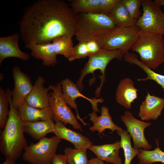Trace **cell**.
<instances>
[{
  "label": "cell",
  "mask_w": 164,
  "mask_h": 164,
  "mask_svg": "<svg viewBox=\"0 0 164 164\" xmlns=\"http://www.w3.org/2000/svg\"><path fill=\"white\" fill-rule=\"evenodd\" d=\"M164 108V98L151 95L148 92L139 108L138 116L142 121L157 119Z\"/></svg>",
  "instance_id": "cell-16"
},
{
  "label": "cell",
  "mask_w": 164,
  "mask_h": 164,
  "mask_svg": "<svg viewBox=\"0 0 164 164\" xmlns=\"http://www.w3.org/2000/svg\"><path fill=\"white\" fill-rule=\"evenodd\" d=\"M138 90L134 86V83L131 79L125 78L120 81L116 89L115 99L119 104L126 109L132 108V104L138 98Z\"/></svg>",
  "instance_id": "cell-17"
},
{
  "label": "cell",
  "mask_w": 164,
  "mask_h": 164,
  "mask_svg": "<svg viewBox=\"0 0 164 164\" xmlns=\"http://www.w3.org/2000/svg\"><path fill=\"white\" fill-rule=\"evenodd\" d=\"M100 13L107 14L121 0H100Z\"/></svg>",
  "instance_id": "cell-33"
},
{
  "label": "cell",
  "mask_w": 164,
  "mask_h": 164,
  "mask_svg": "<svg viewBox=\"0 0 164 164\" xmlns=\"http://www.w3.org/2000/svg\"><path fill=\"white\" fill-rule=\"evenodd\" d=\"M12 76L14 87L12 91V102L13 105L19 109L25 103L33 85L29 77L17 65L13 67Z\"/></svg>",
  "instance_id": "cell-12"
},
{
  "label": "cell",
  "mask_w": 164,
  "mask_h": 164,
  "mask_svg": "<svg viewBox=\"0 0 164 164\" xmlns=\"http://www.w3.org/2000/svg\"><path fill=\"white\" fill-rule=\"evenodd\" d=\"M60 83L63 97L66 102L70 107L75 110L77 119L82 122L84 125H87L80 118L78 113L77 105L75 102L76 99L81 97L88 100L91 103L93 111L96 112L99 111L97 107L98 103H102L104 100L102 98H90L83 95L81 93L76 84L68 78L62 79Z\"/></svg>",
  "instance_id": "cell-11"
},
{
  "label": "cell",
  "mask_w": 164,
  "mask_h": 164,
  "mask_svg": "<svg viewBox=\"0 0 164 164\" xmlns=\"http://www.w3.org/2000/svg\"><path fill=\"white\" fill-rule=\"evenodd\" d=\"M16 159L6 158L5 160L1 164H15Z\"/></svg>",
  "instance_id": "cell-36"
},
{
  "label": "cell",
  "mask_w": 164,
  "mask_h": 164,
  "mask_svg": "<svg viewBox=\"0 0 164 164\" xmlns=\"http://www.w3.org/2000/svg\"><path fill=\"white\" fill-rule=\"evenodd\" d=\"M70 6L74 13H100V0H71Z\"/></svg>",
  "instance_id": "cell-26"
},
{
  "label": "cell",
  "mask_w": 164,
  "mask_h": 164,
  "mask_svg": "<svg viewBox=\"0 0 164 164\" xmlns=\"http://www.w3.org/2000/svg\"><path fill=\"white\" fill-rule=\"evenodd\" d=\"M45 82L43 77L38 76L25 102L32 107L40 109L49 106L50 93L49 92L51 89L49 87H44Z\"/></svg>",
  "instance_id": "cell-13"
},
{
  "label": "cell",
  "mask_w": 164,
  "mask_h": 164,
  "mask_svg": "<svg viewBox=\"0 0 164 164\" xmlns=\"http://www.w3.org/2000/svg\"><path fill=\"white\" fill-rule=\"evenodd\" d=\"M19 111L23 122L53 120V115L50 106L40 109L32 107L25 102L19 108Z\"/></svg>",
  "instance_id": "cell-20"
},
{
  "label": "cell",
  "mask_w": 164,
  "mask_h": 164,
  "mask_svg": "<svg viewBox=\"0 0 164 164\" xmlns=\"http://www.w3.org/2000/svg\"><path fill=\"white\" fill-rule=\"evenodd\" d=\"M4 76L2 73H0V81H1L4 79Z\"/></svg>",
  "instance_id": "cell-38"
},
{
  "label": "cell",
  "mask_w": 164,
  "mask_h": 164,
  "mask_svg": "<svg viewBox=\"0 0 164 164\" xmlns=\"http://www.w3.org/2000/svg\"><path fill=\"white\" fill-rule=\"evenodd\" d=\"M140 31L135 26L130 27L116 26L96 39L102 50H120L125 53L131 49L138 38Z\"/></svg>",
  "instance_id": "cell-6"
},
{
  "label": "cell",
  "mask_w": 164,
  "mask_h": 164,
  "mask_svg": "<svg viewBox=\"0 0 164 164\" xmlns=\"http://www.w3.org/2000/svg\"><path fill=\"white\" fill-rule=\"evenodd\" d=\"M73 36H63L57 37L52 41L56 54L63 55L69 60L72 56L74 51Z\"/></svg>",
  "instance_id": "cell-25"
},
{
  "label": "cell",
  "mask_w": 164,
  "mask_h": 164,
  "mask_svg": "<svg viewBox=\"0 0 164 164\" xmlns=\"http://www.w3.org/2000/svg\"><path fill=\"white\" fill-rule=\"evenodd\" d=\"M101 115L98 116L96 112L94 111L89 114L90 119L93 123V125L89 128L92 132L97 131L98 135L102 134L106 129L111 131L112 133L115 131H121L122 128L115 125L113 121L109 114L108 107L102 106L101 108Z\"/></svg>",
  "instance_id": "cell-18"
},
{
  "label": "cell",
  "mask_w": 164,
  "mask_h": 164,
  "mask_svg": "<svg viewBox=\"0 0 164 164\" xmlns=\"http://www.w3.org/2000/svg\"><path fill=\"white\" fill-rule=\"evenodd\" d=\"M31 55L36 59L42 60L46 67L54 66L57 63L56 54L51 43L37 44L29 46Z\"/></svg>",
  "instance_id": "cell-22"
},
{
  "label": "cell",
  "mask_w": 164,
  "mask_h": 164,
  "mask_svg": "<svg viewBox=\"0 0 164 164\" xmlns=\"http://www.w3.org/2000/svg\"><path fill=\"white\" fill-rule=\"evenodd\" d=\"M75 14L69 4L62 0H38L24 11L20 23V36L25 47L51 43L63 36H73Z\"/></svg>",
  "instance_id": "cell-1"
},
{
  "label": "cell",
  "mask_w": 164,
  "mask_h": 164,
  "mask_svg": "<svg viewBox=\"0 0 164 164\" xmlns=\"http://www.w3.org/2000/svg\"><path fill=\"white\" fill-rule=\"evenodd\" d=\"M124 54V52L120 50H102L89 56L88 61L81 70L80 75L76 84L80 91H82L84 89L83 81L85 76L90 73L94 74V72L98 70L101 74L99 77L101 80V83L96 89L95 94L96 96H99L105 81V72L108 65L110 61L115 59L119 60H123Z\"/></svg>",
  "instance_id": "cell-5"
},
{
  "label": "cell",
  "mask_w": 164,
  "mask_h": 164,
  "mask_svg": "<svg viewBox=\"0 0 164 164\" xmlns=\"http://www.w3.org/2000/svg\"><path fill=\"white\" fill-rule=\"evenodd\" d=\"M48 87L52 90L50 93L49 104L54 121H60L64 125L70 124L73 128L82 131L81 125L63 98L60 83L56 85L50 84Z\"/></svg>",
  "instance_id": "cell-9"
},
{
  "label": "cell",
  "mask_w": 164,
  "mask_h": 164,
  "mask_svg": "<svg viewBox=\"0 0 164 164\" xmlns=\"http://www.w3.org/2000/svg\"><path fill=\"white\" fill-rule=\"evenodd\" d=\"M53 120L49 119L35 122H23L24 132L27 133L33 139L39 141L48 134L53 133L55 123Z\"/></svg>",
  "instance_id": "cell-21"
},
{
  "label": "cell",
  "mask_w": 164,
  "mask_h": 164,
  "mask_svg": "<svg viewBox=\"0 0 164 164\" xmlns=\"http://www.w3.org/2000/svg\"><path fill=\"white\" fill-rule=\"evenodd\" d=\"M90 53L87 42H79L74 47V51L72 57L68 60L73 61L76 59L89 57Z\"/></svg>",
  "instance_id": "cell-32"
},
{
  "label": "cell",
  "mask_w": 164,
  "mask_h": 164,
  "mask_svg": "<svg viewBox=\"0 0 164 164\" xmlns=\"http://www.w3.org/2000/svg\"><path fill=\"white\" fill-rule=\"evenodd\" d=\"M125 61L130 64L137 65L142 69L146 74V78L139 79L138 81L152 80L156 82L162 88L164 91V75L157 73L141 62L138 58L137 55L133 53L126 52L124 56Z\"/></svg>",
  "instance_id": "cell-23"
},
{
  "label": "cell",
  "mask_w": 164,
  "mask_h": 164,
  "mask_svg": "<svg viewBox=\"0 0 164 164\" xmlns=\"http://www.w3.org/2000/svg\"><path fill=\"white\" fill-rule=\"evenodd\" d=\"M20 35L18 33L8 36L0 37V65L5 59L9 57L19 58L23 61L28 60L29 54L19 48L18 43Z\"/></svg>",
  "instance_id": "cell-14"
},
{
  "label": "cell",
  "mask_w": 164,
  "mask_h": 164,
  "mask_svg": "<svg viewBox=\"0 0 164 164\" xmlns=\"http://www.w3.org/2000/svg\"><path fill=\"white\" fill-rule=\"evenodd\" d=\"M52 164H67V159L64 155L56 154L53 157Z\"/></svg>",
  "instance_id": "cell-34"
},
{
  "label": "cell",
  "mask_w": 164,
  "mask_h": 164,
  "mask_svg": "<svg viewBox=\"0 0 164 164\" xmlns=\"http://www.w3.org/2000/svg\"><path fill=\"white\" fill-rule=\"evenodd\" d=\"M120 137V148L123 149L125 157L124 164H130L133 159L140 152L139 149L132 148L131 142V137L127 130L117 131Z\"/></svg>",
  "instance_id": "cell-27"
},
{
  "label": "cell",
  "mask_w": 164,
  "mask_h": 164,
  "mask_svg": "<svg viewBox=\"0 0 164 164\" xmlns=\"http://www.w3.org/2000/svg\"><path fill=\"white\" fill-rule=\"evenodd\" d=\"M67 164H88L87 149L67 147L64 150Z\"/></svg>",
  "instance_id": "cell-29"
},
{
  "label": "cell",
  "mask_w": 164,
  "mask_h": 164,
  "mask_svg": "<svg viewBox=\"0 0 164 164\" xmlns=\"http://www.w3.org/2000/svg\"><path fill=\"white\" fill-rule=\"evenodd\" d=\"M5 91L9 102L10 112L7 123L1 133L0 151L6 158L16 160L27 145V141L19 109L12 104V91L7 88Z\"/></svg>",
  "instance_id": "cell-2"
},
{
  "label": "cell",
  "mask_w": 164,
  "mask_h": 164,
  "mask_svg": "<svg viewBox=\"0 0 164 164\" xmlns=\"http://www.w3.org/2000/svg\"><path fill=\"white\" fill-rule=\"evenodd\" d=\"M61 140L55 136L44 137L36 143L32 142L24 150L23 160L30 164H52V160Z\"/></svg>",
  "instance_id": "cell-7"
},
{
  "label": "cell",
  "mask_w": 164,
  "mask_h": 164,
  "mask_svg": "<svg viewBox=\"0 0 164 164\" xmlns=\"http://www.w3.org/2000/svg\"><path fill=\"white\" fill-rule=\"evenodd\" d=\"M120 141L101 145H92L89 149L99 159L112 164H123L119 156Z\"/></svg>",
  "instance_id": "cell-19"
},
{
  "label": "cell",
  "mask_w": 164,
  "mask_h": 164,
  "mask_svg": "<svg viewBox=\"0 0 164 164\" xmlns=\"http://www.w3.org/2000/svg\"><path fill=\"white\" fill-rule=\"evenodd\" d=\"M121 118L132 139L134 148H143L147 150L152 149V145L146 139L144 134V130L151 125V123L144 122L136 119L132 113L128 111H125Z\"/></svg>",
  "instance_id": "cell-10"
},
{
  "label": "cell",
  "mask_w": 164,
  "mask_h": 164,
  "mask_svg": "<svg viewBox=\"0 0 164 164\" xmlns=\"http://www.w3.org/2000/svg\"><path fill=\"white\" fill-rule=\"evenodd\" d=\"M117 26L107 14L81 13L77 14L74 35L79 42L96 39Z\"/></svg>",
  "instance_id": "cell-3"
},
{
  "label": "cell",
  "mask_w": 164,
  "mask_h": 164,
  "mask_svg": "<svg viewBox=\"0 0 164 164\" xmlns=\"http://www.w3.org/2000/svg\"><path fill=\"white\" fill-rule=\"evenodd\" d=\"M143 12L135 26L140 31L164 35V13L161 7L151 0H142Z\"/></svg>",
  "instance_id": "cell-8"
},
{
  "label": "cell",
  "mask_w": 164,
  "mask_h": 164,
  "mask_svg": "<svg viewBox=\"0 0 164 164\" xmlns=\"http://www.w3.org/2000/svg\"><path fill=\"white\" fill-rule=\"evenodd\" d=\"M53 133L60 139H64L73 144L76 149H89L93 145L91 141L80 133L72 130L60 121L55 122Z\"/></svg>",
  "instance_id": "cell-15"
},
{
  "label": "cell",
  "mask_w": 164,
  "mask_h": 164,
  "mask_svg": "<svg viewBox=\"0 0 164 164\" xmlns=\"http://www.w3.org/2000/svg\"><path fill=\"white\" fill-rule=\"evenodd\" d=\"M88 164H108V163H105L103 161L96 157L92 158L89 160Z\"/></svg>",
  "instance_id": "cell-35"
},
{
  "label": "cell",
  "mask_w": 164,
  "mask_h": 164,
  "mask_svg": "<svg viewBox=\"0 0 164 164\" xmlns=\"http://www.w3.org/2000/svg\"><path fill=\"white\" fill-rule=\"evenodd\" d=\"M131 50L138 54L141 62L155 69L164 62L163 35L140 30L138 38Z\"/></svg>",
  "instance_id": "cell-4"
},
{
  "label": "cell",
  "mask_w": 164,
  "mask_h": 164,
  "mask_svg": "<svg viewBox=\"0 0 164 164\" xmlns=\"http://www.w3.org/2000/svg\"><path fill=\"white\" fill-rule=\"evenodd\" d=\"M155 142L157 147L153 150L139 149L140 152L137 155L139 164H152L157 162L164 164V152L159 148V140L156 139Z\"/></svg>",
  "instance_id": "cell-28"
},
{
  "label": "cell",
  "mask_w": 164,
  "mask_h": 164,
  "mask_svg": "<svg viewBox=\"0 0 164 164\" xmlns=\"http://www.w3.org/2000/svg\"><path fill=\"white\" fill-rule=\"evenodd\" d=\"M9 103L5 90L0 87V129L5 128L8 120L10 112Z\"/></svg>",
  "instance_id": "cell-30"
},
{
  "label": "cell",
  "mask_w": 164,
  "mask_h": 164,
  "mask_svg": "<svg viewBox=\"0 0 164 164\" xmlns=\"http://www.w3.org/2000/svg\"><path fill=\"white\" fill-rule=\"evenodd\" d=\"M107 15L117 27L135 26L136 21L131 16L121 2L115 6Z\"/></svg>",
  "instance_id": "cell-24"
},
{
  "label": "cell",
  "mask_w": 164,
  "mask_h": 164,
  "mask_svg": "<svg viewBox=\"0 0 164 164\" xmlns=\"http://www.w3.org/2000/svg\"><path fill=\"white\" fill-rule=\"evenodd\" d=\"M154 1L160 7L164 5V0H155Z\"/></svg>",
  "instance_id": "cell-37"
},
{
  "label": "cell",
  "mask_w": 164,
  "mask_h": 164,
  "mask_svg": "<svg viewBox=\"0 0 164 164\" xmlns=\"http://www.w3.org/2000/svg\"><path fill=\"white\" fill-rule=\"evenodd\" d=\"M142 0H121V3L125 7L131 16L136 21L142 13L140 8Z\"/></svg>",
  "instance_id": "cell-31"
}]
</instances>
